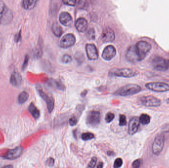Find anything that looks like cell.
<instances>
[{"mask_svg": "<svg viewBox=\"0 0 169 168\" xmlns=\"http://www.w3.org/2000/svg\"><path fill=\"white\" fill-rule=\"evenodd\" d=\"M49 84L50 85L54 86L57 89L59 90L64 91L65 90V86L63 85V83L57 80H54V79H51L49 80Z\"/></svg>", "mask_w": 169, "mask_h": 168, "instance_id": "cb8c5ba5", "label": "cell"}, {"mask_svg": "<svg viewBox=\"0 0 169 168\" xmlns=\"http://www.w3.org/2000/svg\"><path fill=\"white\" fill-rule=\"evenodd\" d=\"M75 27L78 31L81 33L85 32L88 27V22L84 18H79L75 22Z\"/></svg>", "mask_w": 169, "mask_h": 168, "instance_id": "ffe728a7", "label": "cell"}, {"mask_svg": "<svg viewBox=\"0 0 169 168\" xmlns=\"http://www.w3.org/2000/svg\"><path fill=\"white\" fill-rule=\"evenodd\" d=\"M87 56L91 60H96L98 59V53L97 48L95 45L88 43L86 46Z\"/></svg>", "mask_w": 169, "mask_h": 168, "instance_id": "5bb4252c", "label": "cell"}, {"mask_svg": "<svg viewBox=\"0 0 169 168\" xmlns=\"http://www.w3.org/2000/svg\"><path fill=\"white\" fill-rule=\"evenodd\" d=\"M100 121V114L99 111H92L87 116V123L89 125L96 126Z\"/></svg>", "mask_w": 169, "mask_h": 168, "instance_id": "7c38bea8", "label": "cell"}, {"mask_svg": "<svg viewBox=\"0 0 169 168\" xmlns=\"http://www.w3.org/2000/svg\"><path fill=\"white\" fill-rule=\"evenodd\" d=\"M122 165H123V160L122 159L118 158L115 160L113 167L114 168H119L122 166Z\"/></svg>", "mask_w": 169, "mask_h": 168, "instance_id": "4dcf8cb0", "label": "cell"}, {"mask_svg": "<svg viewBox=\"0 0 169 168\" xmlns=\"http://www.w3.org/2000/svg\"><path fill=\"white\" fill-rule=\"evenodd\" d=\"M94 138V135L91 133H85L82 135V139L84 141L92 140Z\"/></svg>", "mask_w": 169, "mask_h": 168, "instance_id": "83f0119b", "label": "cell"}, {"mask_svg": "<svg viewBox=\"0 0 169 168\" xmlns=\"http://www.w3.org/2000/svg\"><path fill=\"white\" fill-rule=\"evenodd\" d=\"M21 31H20L15 36L14 40H15V41L16 42H18L21 41Z\"/></svg>", "mask_w": 169, "mask_h": 168, "instance_id": "ab89813d", "label": "cell"}, {"mask_svg": "<svg viewBox=\"0 0 169 168\" xmlns=\"http://www.w3.org/2000/svg\"><path fill=\"white\" fill-rule=\"evenodd\" d=\"M87 93V90L84 91V92H83V93H82L81 94V96H83V97H84V96H85L86 95V94Z\"/></svg>", "mask_w": 169, "mask_h": 168, "instance_id": "f6af8a7d", "label": "cell"}, {"mask_svg": "<svg viewBox=\"0 0 169 168\" xmlns=\"http://www.w3.org/2000/svg\"><path fill=\"white\" fill-rule=\"evenodd\" d=\"M139 103L146 107H158L161 105V100L153 96H144L139 98Z\"/></svg>", "mask_w": 169, "mask_h": 168, "instance_id": "8992f818", "label": "cell"}, {"mask_svg": "<svg viewBox=\"0 0 169 168\" xmlns=\"http://www.w3.org/2000/svg\"><path fill=\"white\" fill-rule=\"evenodd\" d=\"M141 161L140 159H136L132 164L133 168H139L141 166Z\"/></svg>", "mask_w": 169, "mask_h": 168, "instance_id": "8d00e7d4", "label": "cell"}, {"mask_svg": "<svg viewBox=\"0 0 169 168\" xmlns=\"http://www.w3.org/2000/svg\"><path fill=\"white\" fill-rule=\"evenodd\" d=\"M96 162H97V158L96 157H93L88 163L87 168H95L96 166Z\"/></svg>", "mask_w": 169, "mask_h": 168, "instance_id": "d6a6232c", "label": "cell"}, {"mask_svg": "<svg viewBox=\"0 0 169 168\" xmlns=\"http://www.w3.org/2000/svg\"><path fill=\"white\" fill-rule=\"evenodd\" d=\"M28 111L34 119H37L39 118L40 115V111L33 103H31L29 106Z\"/></svg>", "mask_w": 169, "mask_h": 168, "instance_id": "7402d4cb", "label": "cell"}, {"mask_svg": "<svg viewBox=\"0 0 169 168\" xmlns=\"http://www.w3.org/2000/svg\"><path fill=\"white\" fill-rule=\"evenodd\" d=\"M59 21L62 25L67 27L71 26L73 23V18L67 12H62L59 15Z\"/></svg>", "mask_w": 169, "mask_h": 168, "instance_id": "ac0fdd59", "label": "cell"}, {"mask_svg": "<svg viewBox=\"0 0 169 168\" xmlns=\"http://www.w3.org/2000/svg\"><path fill=\"white\" fill-rule=\"evenodd\" d=\"M146 87L150 90L154 92H163L169 91V84L160 82H152L147 83Z\"/></svg>", "mask_w": 169, "mask_h": 168, "instance_id": "52a82bcc", "label": "cell"}, {"mask_svg": "<svg viewBox=\"0 0 169 168\" xmlns=\"http://www.w3.org/2000/svg\"><path fill=\"white\" fill-rule=\"evenodd\" d=\"M28 55H26L25 57V59H24V61L23 64V65H22V70H25V69L26 68L27 65H28Z\"/></svg>", "mask_w": 169, "mask_h": 168, "instance_id": "74e56055", "label": "cell"}, {"mask_svg": "<svg viewBox=\"0 0 169 168\" xmlns=\"http://www.w3.org/2000/svg\"><path fill=\"white\" fill-rule=\"evenodd\" d=\"M107 154L108 155L111 156L113 155V154H114V153H113V152H112V151H109V152H108Z\"/></svg>", "mask_w": 169, "mask_h": 168, "instance_id": "bcb514c9", "label": "cell"}, {"mask_svg": "<svg viewBox=\"0 0 169 168\" xmlns=\"http://www.w3.org/2000/svg\"><path fill=\"white\" fill-rule=\"evenodd\" d=\"M13 18L11 10L6 6L4 2L0 1V24L8 25L12 22Z\"/></svg>", "mask_w": 169, "mask_h": 168, "instance_id": "6da1fadb", "label": "cell"}, {"mask_svg": "<svg viewBox=\"0 0 169 168\" xmlns=\"http://www.w3.org/2000/svg\"><path fill=\"white\" fill-rule=\"evenodd\" d=\"M114 118H115V116H114V113H108L105 116V119L106 122L110 123L114 119Z\"/></svg>", "mask_w": 169, "mask_h": 168, "instance_id": "1f68e13d", "label": "cell"}, {"mask_svg": "<svg viewBox=\"0 0 169 168\" xmlns=\"http://www.w3.org/2000/svg\"><path fill=\"white\" fill-rule=\"evenodd\" d=\"M127 124V120L126 116L124 114H121L119 117V125L124 126Z\"/></svg>", "mask_w": 169, "mask_h": 168, "instance_id": "f1b7e54d", "label": "cell"}, {"mask_svg": "<svg viewBox=\"0 0 169 168\" xmlns=\"http://www.w3.org/2000/svg\"><path fill=\"white\" fill-rule=\"evenodd\" d=\"M77 123V119L75 116H72L69 120V123L72 126L76 125Z\"/></svg>", "mask_w": 169, "mask_h": 168, "instance_id": "d590c367", "label": "cell"}, {"mask_svg": "<svg viewBox=\"0 0 169 168\" xmlns=\"http://www.w3.org/2000/svg\"><path fill=\"white\" fill-rule=\"evenodd\" d=\"M141 90V88L138 84H128L121 87L114 93V94L120 96H128L138 93Z\"/></svg>", "mask_w": 169, "mask_h": 168, "instance_id": "7a4b0ae2", "label": "cell"}, {"mask_svg": "<svg viewBox=\"0 0 169 168\" xmlns=\"http://www.w3.org/2000/svg\"><path fill=\"white\" fill-rule=\"evenodd\" d=\"M136 46L139 60H144L151 48V46L148 42L144 41H139Z\"/></svg>", "mask_w": 169, "mask_h": 168, "instance_id": "5b68a950", "label": "cell"}, {"mask_svg": "<svg viewBox=\"0 0 169 168\" xmlns=\"http://www.w3.org/2000/svg\"><path fill=\"white\" fill-rule=\"evenodd\" d=\"M163 129L165 130V131H169V125H165V126L164 128H163Z\"/></svg>", "mask_w": 169, "mask_h": 168, "instance_id": "7bdbcfd3", "label": "cell"}, {"mask_svg": "<svg viewBox=\"0 0 169 168\" xmlns=\"http://www.w3.org/2000/svg\"><path fill=\"white\" fill-rule=\"evenodd\" d=\"M3 46V37L1 34L0 33V49H1Z\"/></svg>", "mask_w": 169, "mask_h": 168, "instance_id": "60d3db41", "label": "cell"}, {"mask_svg": "<svg viewBox=\"0 0 169 168\" xmlns=\"http://www.w3.org/2000/svg\"><path fill=\"white\" fill-rule=\"evenodd\" d=\"M52 31L54 35L57 37H60L63 34V29L57 23H54L52 26Z\"/></svg>", "mask_w": 169, "mask_h": 168, "instance_id": "603a6c76", "label": "cell"}, {"mask_svg": "<svg viewBox=\"0 0 169 168\" xmlns=\"http://www.w3.org/2000/svg\"><path fill=\"white\" fill-rule=\"evenodd\" d=\"M165 145V135L164 134L159 133L155 136L152 146V151L156 155H159Z\"/></svg>", "mask_w": 169, "mask_h": 168, "instance_id": "277c9868", "label": "cell"}, {"mask_svg": "<svg viewBox=\"0 0 169 168\" xmlns=\"http://www.w3.org/2000/svg\"><path fill=\"white\" fill-rule=\"evenodd\" d=\"M152 63L154 68L159 71H166L169 69V60L164 59L162 57H155Z\"/></svg>", "mask_w": 169, "mask_h": 168, "instance_id": "ba28073f", "label": "cell"}, {"mask_svg": "<svg viewBox=\"0 0 169 168\" xmlns=\"http://www.w3.org/2000/svg\"><path fill=\"white\" fill-rule=\"evenodd\" d=\"M2 168H13V165H8L5 166L4 167Z\"/></svg>", "mask_w": 169, "mask_h": 168, "instance_id": "ee69618b", "label": "cell"}, {"mask_svg": "<svg viewBox=\"0 0 169 168\" xmlns=\"http://www.w3.org/2000/svg\"><path fill=\"white\" fill-rule=\"evenodd\" d=\"M75 58L76 61H77L78 62H80V63H81L84 61V55L82 53L80 52L76 53V54L75 55Z\"/></svg>", "mask_w": 169, "mask_h": 168, "instance_id": "836d02e7", "label": "cell"}, {"mask_svg": "<svg viewBox=\"0 0 169 168\" xmlns=\"http://www.w3.org/2000/svg\"><path fill=\"white\" fill-rule=\"evenodd\" d=\"M126 57L127 60L133 63L140 61L136 46H132L128 48L126 51Z\"/></svg>", "mask_w": 169, "mask_h": 168, "instance_id": "4fadbf2b", "label": "cell"}, {"mask_svg": "<svg viewBox=\"0 0 169 168\" xmlns=\"http://www.w3.org/2000/svg\"><path fill=\"white\" fill-rule=\"evenodd\" d=\"M22 78L20 73L14 71L11 74L10 78V83L13 86L18 87L21 85L22 83Z\"/></svg>", "mask_w": 169, "mask_h": 168, "instance_id": "d6986e66", "label": "cell"}, {"mask_svg": "<svg viewBox=\"0 0 169 168\" xmlns=\"http://www.w3.org/2000/svg\"><path fill=\"white\" fill-rule=\"evenodd\" d=\"M138 74L139 71H138L132 69L124 68L113 69L109 71V75L111 76L129 78L137 76Z\"/></svg>", "mask_w": 169, "mask_h": 168, "instance_id": "3957f363", "label": "cell"}, {"mask_svg": "<svg viewBox=\"0 0 169 168\" xmlns=\"http://www.w3.org/2000/svg\"><path fill=\"white\" fill-rule=\"evenodd\" d=\"M62 62L65 64L69 63L72 60L71 56L68 54H65L62 57Z\"/></svg>", "mask_w": 169, "mask_h": 168, "instance_id": "f546056e", "label": "cell"}, {"mask_svg": "<svg viewBox=\"0 0 169 168\" xmlns=\"http://www.w3.org/2000/svg\"><path fill=\"white\" fill-rule=\"evenodd\" d=\"M37 89L38 92H39L40 95L42 97V98L43 99V100L46 102L47 105V109H48L49 112V113H52V111H53V109H54V99L52 98V97H50L47 94H46L43 91L41 86H37Z\"/></svg>", "mask_w": 169, "mask_h": 168, "instance_id": "8fae6325", "label": "cell"}, {"mask_svg": "<svg viewBox=\"0 0 169 168\" xmlns=\"http://www.w3.org/2000/svg\"><path fill=\"white\" fill-rule=\"evenodd\" d=\"M23 152V148L21 146H18L13 149H10L2 157L7 160H16L21 157Z\"/></svg>", "mask_w": 169, "mask_h": 168, "instance_id": "9c48e42d", "label": "cell"}, {"mask_svg": "<svg viewBox=\"0 0 169 168\" xmlns=\"http://www.w3.org/2000/svg\"><path fill=\"white\" fill-rule=\"evenodd\" d=\"M139 118L134 117L130 120L129 123L128 133L130 135H133L138 132L139 126Z\"/></svg>", "mask_w": 169, "mask_h": 168, "instance_id": "e0dca14e", "label": "cell"}, {"mask_svg": "<svg viewBox=\"0 0 169 168\" xmlns=\"http://www.w3.org/2000/svg\"><path fill=\"white\" fill-rule=\"evenodd\" d=\"M103 162H100L98 165L97 168H103Z\"/></svg>", "mask_w": 169, "mask_h": 168, "instance_id": "b9f144b4", "label": "cell"}, {"mask_svg": "<svg viewBox=\"0 0 169 168\" xmlns=\"http://www.w3.org/2000/svg\"><path fill=\"white\" fill-rule=\"evenodd\" d=\"M54 163V160L52 158H49L47 161V165L49 167L53 166Z\"/></svg>", "mask_w": 169, "mask_h": 168, "instance_id": "f35d334b", "label": "cell"}, {"mask_svg": "<svg viewBox=\"0 0 169 168\" xmlns=\"http://www.w3.org/2000/svg\"><path fill=\"white\" fill-rule=\"evenodd\" d=\"M139 122L143 125H147L150 122V116L146 113H144L141 115L139 118Z\"/></svg>", "mask_w": 169, "mask_h": 168, "instance_id": "484cf974", "label": "cell"}, {"mask_svg": "<svg viewBox=\"0 0 169 168\" xmlns=\"http://www.w3.org/2000/svg\"><path fill=\"white\" fill-rule=\"evenodd\" d=\"M62 2L65 5H69L71 6H74L76 4V1L75 0H63Z\"/></svg>", "mask_w": 169, "mask_h": 168, "instance_id": "e575fe53", "label": "cell"}, {"mask_svg": "<svg viewBox=\"0 0 169 168\" xmlns=\"http://www.w3.org/2000/svg\"><path fill=\"white\" fill-rule=\"evenodd\" d=\"M116 50L114 46L109 45L106 46L103 51L102 57L105 60H111L115 56Z\"/></svg>", "mask_w": 169, "mask_h": 168, "instance_id": "9a60e30c", "label": "cell"}, {"mask_svg": "<svg viewBox=\"0 0 169 168\" xmlns=\"http://www.w3.org/2000/svg\"><path fill=\"white\" fill-rule=\"evenodd\" d=\"M29 98L28 94L26 91L21 92L18 97V102L19 104H22L27 101Z\"/></svg>", "mask_w": 169, "mask_h": 168, "instance_id": "d4e9b609", "label": "cell"}, {"mask_svg": "<svg viewBox=\"0 0 169 168\" xmlns=\"http://www.w3.org/2000/svg\"><path fill=\"white\" fill-rule=\"evenodd\" d=\"M76 43V38L72 34H67L62 38L59 43L60 47L63 48H70Z\"/></svg>", "mask_w": 169, "mask_h": 168, "instance_id": "30bf717a", "label": "cell"}, {"mask_svg": "<svg viewBox=\"0 0 169 168\" xmlns=\"http://www.w3.org/2000/svg\"><path fill=\"white\" fill-rule=\"evenodd\" d=\"M38 1L35 0H24L22 2L21 5L24 9L31 10L36 6Z\"/></svg>", "mask_w": 169, "mask_h": 168, "instance_id": "44dd1931", "label": "cell"}, {"mask_svg": "<svg viewBox=\"0 0 169 168\" xmlns=\"http://www.w3.org/2000/svg\"><path fill=\"white\" fill-rule=\"evenodd\" d=\"M87 38L89 40H94L95 37V33L93 28H91L87 31L86 33Z\"/></svg>", "mask_w": 169, "mask_h": 168, "instance_id": "4316f807", "label": "cell"}, {"mask_svg": "<svg viewBox=\"0 0 169 168\" xmlns=\"http://www.w3.org/2000/svg\"><path fill=\"white\" fill-rule=\"evenodd\" d=\"M115 37V33L113 30L110 28L107 27L103 31L101 40L103 43H110L114 41Z\"/></svg>", "mask_w": 169, "mask_h": 168, "instance_id": "2e32d148", "label": "cell"}]
</instances>
